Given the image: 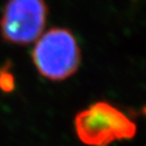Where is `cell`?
<instances>
[{
  "label": "cell",
  "mask_w": 146,
  "mask_h": 146,
  "mask_svg": "<svg viewBox=\"0 0 146 146\" xmlns=\"http://www.w3.org/2000/svg\"><path fill=\"white\" fill-rule=\"evenodd\" d=\"M136 125L127 115L106 102H98L75 117L78 138L89 146H108L119 140L131 139Z\"/></svg>",
  "instance_id": "cell-2"
},
{
  "label": "cell",
  "mask_w": 146,
  "mask_h": 146,
  "mask_svg": "<svg viewBox=\"0 0 146 146\" xmlns=\"http://www.w3.org/2000/svg\"><path fill=\"white\" fill-rule=\"evenodd\" d=\"M49 8L45 0H7L0 19L3 41L25 46L43 35Z\"/></svg>",
  "instance_id": "cell-3"
},
{
  "label": "cell",
  "mask_w": 146,
  "mask_h": 146,
  "mask_svg": "<svg viewBox=\"0 0 146 146\" xmlns=\"http://www.w3.org/2000/svg\"><path fill=\"white\" fill-rule=\"evenodd\" d=\"M32 60L42 76L52 81H62L78 70L81 51L70 30L52 27L36 41Z\"/></svg>",
  "instance_id": "cell-1"
},
{
  "label": "cell",
  "mask_w": 146,
  "mask_h": 146,
  "mask_svg": "<svg viewBox=\"0 0 146 146\" xmlns=\"http://www.w3.org/2000/svg\"><path fill=\"white\" fill-rule=\"evenodd\" d=\"M143 114L146 116V107H144V109H143Z\"/></svg>",
  "instance_id": "cell-5"
},
{
  "label": "cell",
  "mask_w": 146,
  "mask_h": 146,
  "mask_svg": "<svg viewBox=\"0 0 146 146\" xmlns=\"http://www.w3.org/2000/svg\"><path fill=\"white\" fill-rule=\"evenodd\" d=\"M14 76L10 71V64L7 62L0 68V89L4 92H10L14 89Z\"/></svg>",
  "instance_id": "cell-4"
}]
</instances>
